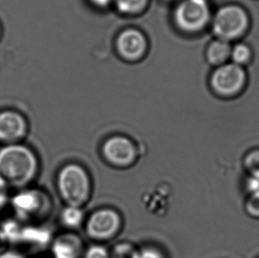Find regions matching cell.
Here are the masks:
<instances>
[{
  "instance_id": "6da1fadb",
  "label": "cell",
  "mask_w": 259,
  "mask_h": 258,
  "mask_svg": "<svg viewBox=\"0 0 259 258\" xmlns=\"http://www.w3.org/2000/svg\"><path fill=\"white\" fill-rule=\"evenodd\" d=\"M37 170L36 156L28 147L13 143L0 150V181L7 187L28 185Z\"/></svg>"
},
{
  "instance_id": "7a4b0ae2",
  "label": "cell",
  "mask_w": 259,
  "mask_h": 258,
  "mask_svg": "<svg viewBox=\"0 0 259 258\" xmlns=\"http://www.w3.org/2000/svg\"><path fill=\"white\" fill-rule=\"evenodd\" d=\"M58 189L67 205L81 208L91 195V180L87 171L79 164L65 165L58 176Z\"/></svg>"
},
{
  "instance_id": "3957f363",
  "label": "cell",
  "mask_w": 259,
  "mask_h": 258,
  "mask_svg": "<svg viewBox=\"0 0 259 258\" xmlns=\"http://www.w3.org/2000/svg\"><path fill=\"white\" fill-rule=\"evenodd\" d=\"M175 27L186 34H197L205 29L211 20L207 0H181L172 13Z\"/></svg>"
},
{
  "instance_id": "277c9868",
  "label": "cell",
  "mask_w": 259,
  "mask_h": 258,
  "mask_svg": "<svg viewBox=\"0 0 259 258\" xmlns=\"http://www.w3.org/2000/svg\"><path fill=\"white\" fill-rule=\"evenodd\" d=\"M245 11L237 6L221 7L211 21L214 35L219 39L231 41L242 35L248 27Z\"/></svg>"
},
{
  "instance_id": "5b68a950",
  "label": "cell",
  "mask_w": 259,
  "mask_h": 258,
  "mask_svg": "<svg viewBox=\"0 0 259 258\" xmlns=\"http://www.w3.org/2000/svg\"><path fill=\"white\" fill-rule=\"evenodd\" d=\"M246 74L241 66L224 64L217 66L210 75V84L212 91L221 97H233L242 91L245 84Z\"/></svg>"
},
{
  "instance_id": "8992f818",
  "label": "cell",
  "mask_w": 259,
  "mask_h": 258,
  "mask_svg": "<svg viewBox=\"0 0 259 258\" xmlns=\"http://www.w3.org/2000/svg\"><path fill=\"white\" fill-rule=\"evenodd\" d=\"M148 47L146 35L137 28L123 29L115 40V49L118 55L128 62H137L144 59L147 53Z\"/></svg>"
},
{
  "instance_id": "52a82bcc",
  "label": "cell",
  "mask_w": 259,
  "mask_h": 258,
  "mask_svg": "<svg viewBox=\"0 0 259 258\" xmlns=\"http://www.w3.org/2000/svg\"><path fill=\"white\" fill-rule=\"evenodd\" d=\"M121 219L119 213L109 208L98 209L88 220L87 234L96 240H108L119 232Z\"/></svg>"
},
{
  "instance_id": "ba28073f",
  "label": "cell",
  "mask_w": 259,
  "mask_h": 258,
  "mask_svg": "<svg viewBox=\"0 0 259 258\" xmlns=\"http://www.w3.org/2000/svg\"><path fill=\"white\" fill-rule=\"evenodd\" d=\"M103 155L110 164L117 167H127L137 158V149L131 140L125 136H112L105 141Z\"/></svg>"
},
{
  "instance_id": "9c48e42d",
  "label": "cell",
  "mask_w": 259,
  "mask_h": 258,
  "mask_svg": "<svg viewBox=\"0 0 259 258\" xmlns=\"http://www.w3.org/2000/svg\"><path fill=\"white\" fill-rule=\"evenodd\" d=\"M14 212L21 220H30L46 211L47 200L44 193L36 189H26L14 195L11 201Z\"/></svg>"
},
{
  "instance_id": "30bf717a",
  "label": "cell",
  "mask_w": 259,
  "mask_h": 258,
  "mask_svg": "<svg viewBox=\"0 0 259 258\" xmlns=\"http://www.w3.org/2000/svg\"><path fill=\"white\" fill-rule=\"evenodd\" d=\"M27 132L24 118L14 111L0 112V141L13 143L21 139Z\"/></svg>"
},
{
  "instance_id": "8fae6325",
  "label": "cell",
  "mask_w": 259,
  "mask_h": 258,
  "mask_svg": "<svg viewBox=\"0 0 259 258\" xmlns=\"http://www.w3.org/2000/svg\"><path fill=\"white\" fill-rule=\"evenodd\" d=\"M52 249L54 258H79L82 249L81 239L74 234H63L53 241Z\"/></svg>"
},
{
  "instance_id": "7c38bea8",
  "label": "cell",
  "mask_w": 259,
  "mask_h": 258,
  "mask_svg": "<svg viewBox=\"0 0 259 258\" xmlns=\"http://www.w3.org/2000/svg\"><path fill=\"white\" fill-rule=\"evenodd\" d=\"M231 51L232 47L229 42L216 38L207 46V61L212 66H222L231 56Z\"/></svg>"
},
{
  "instance_id": "4fadbf2b",
  "label": "cell",
  "mask_w": 259,
  "mask_h": 258,
  "mask_svg": "<svg viewBox=\"0 0 259 258\" xmlns=\"http://www.w3.org/2000/svg\"><path fill=\"white\" fill-rule=\"evenodd\" d=\"M51 233L44 227L24 226L22 227L20 244L33 247H45L51 241Z\"/></svg>"
},
{
  "instance_id": "5bb4252c",
  "label": "cell",
  "mask_w": 259,
  "mask_h": 258,
  "mask_svg": "<svg viewBox=\"0 0 259 258\" xmlns=\"http://www.w3.org/2000/svg\"><path fill=\"white\" fill-rule=\"evenodd\" d=\"M150 0H114L113 5L119 14L137 16L147 9Z\"/></svg>"
},
{
  "instance_id": "9a60e30c",
  "label": "cell",
  "mask_w": 259,
  "mask_h": 258,
  "mask_svg": "<svg viewBox=\"0 0 259 258\" xmlns=\"http://www.w3.org/2000/svg\"><path fill=\"white\" fill-rule=\"evenodd\" d=\"M22 227L23 224L18 222L17 220H8L3 222L0 227V234L5 242L20 244Z\"/></svg>"
},
{
  "instance_id": "2e32d148",
  "label": "cell",
  "mask_w": 259,
  "mask_h": 258,
  "mask_svg": "<svg viewBox=\"0 0 259 258\" xmlns=\"http://www.w3.org/2000/svg\"><path fill=\"white\" fill-rule=\"evenodd\" d=\"M242 167L248 179L259 182V148L249 150L244 155Z\"/></svg>"
},
{
  "instance_id": "e0dca14e",
  "label": "cell",
  "mask_w": 259,
  "mask_h": 258,
  "mask_svg": "<svg viewBox=\"0 0 259 258\" xmlns=\"http://www.w3.org/2000/svg\"><path fill=\"white\" fill-rule=\"evenodd\" d=\"M83 220V213L81 208L67 206L61 214V220L65 226L70 228H75L81 225Z\"/></svg>"
},
{
  "instance_id": "ac0fdd59",
  "label": "cell",
  "mask_w": 259,
  "mask_h": 258,
  "mask_svg": "<svg viewBox=\"0 0 259 258\" xmlns=\"http://www.w3.org/2000/svg\"><path fill=\"white\" fill-rule=\"evenodd\" d=\"M243 209L250 219L259 220V189L247 192Z\"/></svg>"
},
{
  "instance_id": "d6986e66",
  "label": "cell",
  "mask_w": 259,
  "mask_h": 258,
  "mask_svg": "<svg viewBox=\"0 0 259 258\" xmlns=\"http://www.w3.org/2000/svg\"><path fill=\"white\" fill-rule=\"evenodd\" d=\"M250 50L248 46L244 45H237L232 48L231 58L233 63L241 66L242 64L248 62L250 58Z\"/></svg>"
},
{
  "instance_id": "ffe728a7",
  "label": "cell",
  "mask_w": 259,
  "mask_h": 258,
  "mask_svg": "<svg viewBox=\"0 0 259 258\" xmlns=\"http://www.w3.org/2000/svg\"><path fill=\"white\" fill-rule=\"evenodd\" d=\"M137 254V250L131 245L120 243L116 246L110 256L111 258H136Z\"/></svg>"
},
{
  "instance_id": "44dd1931",
  "label": "cell",
  "mask_w": 259,
  "mask_h": 258,
  "mask_svg": "<svg viewBox=\"0 0 259 258\" xmlns=\"http://www.w3.org/2000/svg\"><path fill=\"white\" fill-rule=\"evenodd\" d=\"M84 258H111V256L104 247L93 246L88 249Z\"/></svg>"
},
{
  "instance_id": "7402d4cb",
  "label": "cell",
  "mask_w": 259,
  "mask_h": 258,
  "mask_svg": "<svg viewBox=\"0 0 259 258\" xmlns=\"http://www.w3.org/2000/svg\"><path fill=\"white\" fill-rule=\"evenodd\" d=\"M136 258H164L160 252L154 248H146L137 251Z\"/></svg>"
},
{
  "instance_id": "603a6c76",
  "label": "cell",
  "mask_w": 259,
  "mask_h": 258,
  "mask_svg": "<svg viewBox=\"0 0 259 258\" xmlns=\"http://www.w3.org/2000/svg\"><path fill=\"white\" fill-rule=\"evenodd\" d=\"M89 2L98 9H105L107 8L109 6L113 5L114 0H89Z\"/></svg>"
},
{
  "instance_id": "cb8c5ba5",
  "label": "cell",
  "mask_w": 259,
  "mask_h": 258,
  "mask_svg": "<svg viewBox=\"0 0 259 258\" xmlns=\"http://www.w3.org/2000/svg\"><path fill=\"white\" fill-rule=\"evenodd\" d=\"M0 258H24L22 255L15 251H3L0 253Z\"/></svg>"
},
{
  "instance_id": "d4e9b609",
  "label": "cell",
  "mask_w": 259,
  "mask_h": 258,
  "mask_svg": "<svg viewBox=\"0 0 259 258\" xmlns=\"http://www.w3.org/2000/svg\"><path fill=\"white\" fill-rule=\"evenodd\" d=\"M6 242H5V241H4L3 238H2V236H1V234H0V253L3 250V247L4 244H5Z\"/></svg>"
},
{
  "instance_id": "484cf974",
  "label": "cell",
  "mask_w": 259,
  "mask_h": 258,
  "mask_svg": "<svg viewBox=\"0 0 259 258\" xmlns=\"http://www.w3.org/2000/svg\"><path fill=\"white\" fill-rule=\"evenodd\" d=\"M165 1H174V0H165Z\"/></svg>"
}]
</instances>
